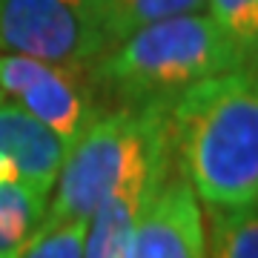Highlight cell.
Returning a JSON list of instances; mask_svg holds the SVG:
<instances>
[{"label":"cell","mask_w":258,"mask_h":258,"mask_svg":"<svg viewBox=\"0 0 258 258\" xmlns=\"http://www.w3.org/2000/svg\"><path fill=\"white\" fill-rule=\"evenodd\" d=\"M178 169L210 210L258 204L255 63L192 83L166 106Z\"/></svg>","instance_id":"cell-1"},{"label":"cell","mask_w":258,"mask_h":258,"mask_svg":"<svg viewBox=\"0 0 258 258\" xmlns=\"http://www.w3.org/2000/svg\"><path fill=\"white\" fill-rule=\"evenodd\" d=\"M244 63L255 57L244 55L207 12H192L132 32L89 69V78L103 106L141 109L169 103L192 83Z\"/></svg>","instance_id":"cell-2"},{"label":"cell","mask_w":258,"mask_h":258,"mask_svg":"<svg viewBox=\"0 0 258 258\" xmlns=\"http://www.w3.org/2000/svg\"><path fill=\"white\" fill-rule=\"evenodd\" d=\"M158 109L161 103L141 109L103 106L89 120V126L66 149L37 232L92 218V212L115 192V186L147 149Z\"/></svg>","instance_id":"cell-3"},{"label":"cell","mask_w":258,"mask_h":258,"mask_svg":"<svg viewBox=\"0 0 258 258\" xmlns=\"http://www.w3.org/2000/svg\"><path fill=\"white\" fill-rule=\"evenodd\" d=\"M0 52L92 69L106 55L95 0H0Z\"/></svg>","instance_id":"cell-4"},{"label":"cell","mask_w":258,"mask_h":258,"mask_svg":"<svg viewBox=\"0 0 258 258\" xmlns=\"http://www.w3.org/2000/svg\"><path fill=\"white\" fill-rule=\"evenodd\" d=\"M0 95L49 126L69 147L103 109L89 69L57 66L12 52H0Z\"/></svg>","instance_id":"cell-5"},{"label":"cell","mask_w":258,"mask_h":258,"mask_svg":"<svg viewBox=\"0 0 258 258\" xmlns=\"http://www.w3.org/2000/svg\"><path fill=\"white\" fill-rule=\"evenodd\" d=\"M123 258H207L201 201L175 155L149 181Z\"/></svg>","instance_id":"cell-6"},{"label":"cell","mask_w":258,"mask_h":258,"mask_svg":"<svg viewBox=\"0 0 258 258\" xmlns=\"http://www.w3.org/2000/svg\"><path fill=\"white\" fill-rule=\"evenodd\" d=\"M169 103H161L155 118V129L149 135L147 149L132 164L123 181L115 186V192L92 212L86 224V238H83V255L81 258H123L126 238L132 232V224L138 218L141 201L147 195V186L158 169L175 155L172 149V135H169Z\"/></svg>","instance_id":"cell-7"},{"label":"cell","mask_w":258,"mask_h":258,"mask_svg":"<svg viewBox=\"0 0 258 258\" xmlns=\"http://www.w3.org/2000/svg\"><path fill=\"white\" fill-rule=\"evenodd\" d=\"M66 144L49 126L15 106L12 101H0V181L52 189L57 172L63 166Z\"/></svg>","instance_id":"cell-8"},{"label":"cell","mask_w":258,"mask_h":258,"mask_svg":"<svg viewBox=\"0 0 258 258\" xmlns=\"http://www.w3.org/2000/svg\"><path fill=\"white\" fill-rule=\"evenodd\" d=\"M52 189L0 181V258H20L37 235Z\"/></svg>","instance_id":"cell-9"},{"label":"cell","mask_w":258,"mask_h":258,"mask_svg":"<svg viewBox=\"0 0 258 258\" xmlns=\"http://www.w3.org/2000/svg\"><path fill=\"white\" fill-rule=\"evenodd\" d=\"M95 6L109 52L123 37L144 26H152L158 20L204 12V0H95Z\"/></svg>","instance_id":"cell-10"},{"label":"cell","mask_w":258,"mask_h":258,"mask_svg":"<svg viewBox=\"0 0 258 258\" xmlns=\"http://www.w3.org/2000/svg\"><path fill=\"white\" fill-rule=\"evenodd\" d=\"M210 258H258L255 207L210 210Z\"/></svg>","instance_id":"cell-11"},{"label":"cell","mask_w":258,"mask_h":258,"mask_svg":"<svg viewBox=\"0 0 258 258\" xmlns=\"http://www.w3.org/2000/svg\"><path fill=\"white\" fill-rule=\"evenodd\" d=\"M204 12L244 55L255 57L258 0H204Z\"/></svg>","instance_id":"cell-12"},{"label":"cell","mask_w":258,"mask_h":258,"mask_svg":"<svg viewBox=\"0 0 258 258\" xmlns=\"http://www.w3.org/2000/svg\"><path fill=\"white\" fill-rule=\"evenodd\" d=\"M86 224L89 221H72L37 232L35 238L29 241V247L20 252V258H81Z\"/></svg>","instance_id":"cell-13"},{"label":"cell","mask_w":258,"mask_h":258,"mask_svg":"<svg viewBox=\"0 0 258 258\" xmlns=\"http://www.w3.org/2000/svg\"><path fill=\"white\" fill-rule=\"evenodd\" d=\"M0 101H3V95H0Z\"/></svg>","instance_id":"cell-14"}]
</instances>
